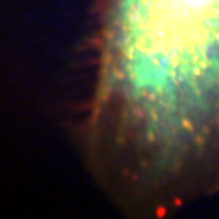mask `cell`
<instances>
[{"instance_id":"1","label":"cell","mask_w":219,"mask_h":219,"mask_svg":"<svg viewBox=\"0 0 219 219\" xmlns=\"http://www.w3.org/2000/svg\"><path fill=\"white\" fill-rule=\"evenodd\" d=\"M94 78L76 140L128 217L219 193V0H94Z\"/></svg>"}]
</instances>
